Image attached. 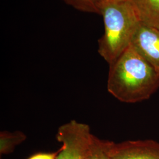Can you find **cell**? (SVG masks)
<instances>
[{
  "label": "cell",
  "mask_w": 159,
  "mask_h": 159,
  "mask_svg": "<svg viewBox=\"0 0 159 159\" xmlns=\"http://www.w3.org/2000/svg\"><path fill=\"white\" fill-rule=\"evenodd\" d=\"M104 31L98 52L109 65L130 46L140 21L131 1L103 0L100 8Z\"/></svg>",
  "instance_id": "7a4b0ae2"
},
{
  "label": "cell",
  "mask_w": 159,
  "mask_h": 159,
  "mask_svg": "<svg viewBox=\"0 0 159 159\" xmlns=\"http://www.w3.org/2000/svg\"><path fill=\"white\" fill-rule=\"evenodd\" d=\"M131 44L144 57L159 75V30L139 25Z\"/></svg>",
  "instance_id": "5b68a950"
},
{
  "label": "cell",
  "mask_w": 159,
  "mask_h": 159,
  "mask_svg": "<svg viewBox=\"0 0 159 159\" xmlns=\"http://www.w3.org/2000/svg\"><path fill=\"white\" fill-rule=\"evenodd\" d=\"M85 159H113L109 154L106 148V141L97 139L91 153Z\"/></svg>",
  "instance_id": "9c48e42d"
},
{
  "label": "cell",
  "mask_w": 159,
  "mask_h": 159,
  "mask_svg": "<svg viewBox=\"0 0 159 159\" xmlns=\"http://www.w3.org/2000/svg\"><path fill=\"white\" fill-rule=\"evenodd\" d=\"M106 148L113 159H159V143L153 140L106 141Z\"/></svg>",
  "instance_id": "277c9868"
},
{
  "label": "cell",
  "mask_w": 159,
  "mask_h": 159,
  "mask_svg": "<svg viewBox=\"0 0 159 159\" xmlns=\"http://www.w3.org/2000/svg\"><path fill=\"white\" fill-rule=\"evenodd\" d=\"M56 139L63 144L56 159H85L98 138L88 125L73 120L58 129Z\"/></svg>",
  "instance_id": "3957f363"
},
{
  "label": "cell",
  "mask_w": 159,
  "mask_h": 159,
  "mask_svg": "<svg viewBox=\"0 0 159 159\" xmlns=\"http://www.w3.org/2000/svg\"><path fill=\"white\" fill-rule=\"evenodd\" d=\"M143 24L159 30V0H132Z\"/></svg>",
  "instance_id": "8992f818"
},
{
  "label": "cell",
  "mask_w": 159,
  "mask_h": 159,
  "mask_svg": "<svg viewBox=\"0 0 159 159\" xmlns=\"http://www.w3.org/2000/svg\"><path fill=\"white\" fill-rule=\"evenodd\" d=\"M59 152L60 150L58 152L55 153H40L35 154L28 159H56Z\"/></svg>",
  "instance_id": "30bf717a"
},
{
  "label": "cell",
  "mask_w": 159,
  "mask_h": 159,
  "mask_svg": "<svg viewBox=\"0 0 159 159\" xmlns=\"http://www.w3.org/2000/svg\"><path fill=\"white\" fill-rule=\"evenodd\" d=\"M67 5L79 11L100 14L103 0H62Z\"/></svg>",
  "instance_id": "ba28073f"
},
{
  "label": "cell",
  "mask_w": 159,
  "mask_h": 159,
  "mask_svg": "<svg viewBox=\"0 0 159 159\" xmlns=\"http://www.w3.org/2000/svg\"><path fill=\"white\" fill-rule=\"evenodd\" d=\"M112 1H132V0H108Z\"/></svg>",
  "instance_id": "8fae6325"
},
{
  "label": "cell",
  "mask_w": 159,
  "mask_h": 159,
  "mask_svg": "<svg viewBox=\"0 0 159 159\" xmlns=\"http://www.w3.org/2000/svg\"><path fill=\"white\" fill-rule=\"evenodd\" d=\"M27 139V136L21 131L13 132L3 131L0 133L1 155L11 153L15 148Z\"/></svg>",
  "instance_id": "52a82bcc"
},
{
  "label": "cell",
  "mask_w": 159,
  "mask_h": 159,
  "mask_svg": "<svg viewBox=\"0 0 159 159\" xmlns=\"http://www.w3.org/2000/svg\"><path fill=\"white\" fill-rule=\"evenodd\" d=\"M107 88L121 102H141L159 89V74L130 44L110 65Z\"/></svg>",
  "instance_id": "6da1fadb"
}]
</instances>
